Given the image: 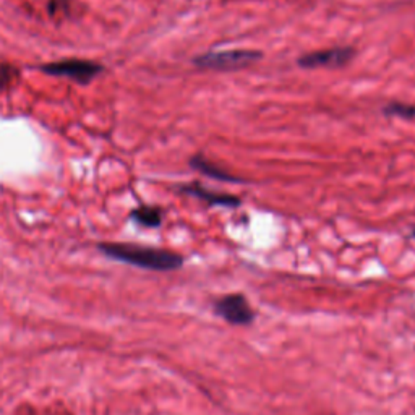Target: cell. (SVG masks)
<instances>
[{
    "mask_svg": "<svg viewBox=\"0 0 415 415\" xmlns=\"http://www.w3.org/2000/svg\"><path fill=\"white\" fill-rule=\"evenodd\" d=\"M99 250L106 256L116 261L128 263V265L151 269V271H174L183 265V258L179 253L151 249L133 244H101Z\"/></svg>",
    "mask_w": 415,
    "mask_h": 415,
    "instance_id": "1",
    "label": "cell"
},
{
    "mask_svg": "<svg viewBox=\"0 0 415 415\" xmlns=\"http://www.w3.org/2000/svg\"><path fill=\"white\" fill-rule=\"evenodd\" d=\"M261 58L260 51L252 49H229L209 51L193 58L197 67L204 70H239L252 66Z\"/></svg>",
    "mask_w": 415,
    "mask_h": 415,
    "instance_id": "2",
    "label": "cell"
},
{
    "mask_svg": "<svg viewBox=\"0 0 415 415\" xmlns=\"http://www.w3.org/2000/svg\"><path fill=\"white\" fill-rule=\"evenodd\" d=\"M41 70L52 77H63L70 78L73 82L88 85L89 82L104 72V67L98 62L91 61H80V58H68V61H58L51 62L42 66Z\"/></svg>",
    "mask_w": 415,
    "mask_h": 415,
    "instance_id": "3",
    "label": "cell"
},
{
    "mask_svg": "<svg viewBox=\"0 0 415 415\" xmlns=\"http://www.w3.org/2000/svg\"><path fill=\"white\" fill-rule=\"evenodd\" d=\"M355 51L352 47H331V49L315 51L305 54L299 58V66L302 68H339L352 61Z\"/></svg>",
    "mask_w": 415,
    "mask_h": 415,
    "instance_id": "4",
    "label": "cell"
},
{
    "mask_svg": "<svg viewBox=\"0 0 415 415\" xmlns=\"http://www.w3.org/2000/svg\"><path fill=\"white\" fill-rule=\"evenodd\" d=\"M214 309H216V314L230 325H250L255 318L252 306L242 294L225 295L216 302Z\"/></svg>",
    "mask_w": 415,
    "mask_h": 415,
    "instance_id": "5",
    "label": "cell"
},
{
    "mask_svg": "<svg viewBox=\"0 0 415 415\" xmlns=\"http://www.w3.org/2000/svg\"><path fill=\"white\" fill-rule=\"evenodd\" d=\"M180 190L183 193H187V195H192L195 198H199L202 202H206L209 204H216V206H225V208H234V206H239L240 204V199L234 197V195H229V193H216V192H211L208 190V188H204L202 185H198V183H190V185H183Z\"/></svg>",
    "mask_w": 415,
    "mask_h": 415,
    "instance_id": "6",
    "label": "cell"
},
{
    "mask_svg": "<svg viewBox=\"0 0 415 415\" xmlns=\"http://www.w3.org/2000/svg\"><path fill=\"white\" fill-rule=\"evenodd\" d=\"M190 166L198 172H202L203 175L211 177V179H216L221 182H233V183L242 182V179H239V177H234L233 174H229V172L221 169V167H218L216 164L209 163V161L206 158H203L202 154L193 156V158L190 159Z\"/></svg>",
    "mask_w": 415,
    "mask_h": 415,
    "instance_id": "7",
    "label": "cell"
},
{
    "mask_svg": "<svg viewBox=\"0 0 415 415\" xmlns=\"http://www.w3.org/2000/svg\"><path fill=\"white\" fill-rule=\"evenodd\" d=\"M130 218L143 228H159L163 223V211L156 206H140L133 209Z\"/></svg>",
    "mask_w": 415,
    "mask_h": 415,
    "instance_id": "8",
    "label": "cell"
},
{
    "mask_svg": "<svg viewBox=\"0 0 415 415\" xmlns=\"http://www.w3.org/2000/svg\"><path fill=\"white\" fill-rule=\"evenodd\" d=\"M386 116H395L406 118V120H415V104H404V102H391L383 109Z\"/></svg>",
    "mask_w": 415,
    "mask_h": 415,
    "instance_id": "9",
    "label": "cell"
},
{
    "mask_svg": "<svg viewBox=\"0 0 415 415\" xmlns=\"http://www.w3.org/2000/svg\"><path fill=\"white\" fill-rule=\"evenodd\" d=\"M73 5L70 0H49L47 2V13L52 18H63L72 17Z\"/></svg>",
    "mask_w": 415,
    "mask_h": 415,
    "instance_id": "10",
    "label": "cell"
},
{
    "mask_svg": "<svg viewBox=\"0 0 415 415\" xmlns=\"http://www.w3.org/2000/svg\"><path fill=\"white\" fill-rule=\"evenodd\" d=\"M17 75H18L17 68L8 66V63H2V66H0V91L7 88V86L17 78Z\"/></svg>",
    "mask_w": 415,
    "mask_h": 415,
    "instance_id": "11",
    "label": "cell"
},
{
    "mask_svg": "<svg viewBox=\"0 0 415 415\" xmlns=\"http://www.w3.org/2000/svg\"><path fill=\"white\" fill-rule=\"evenodd\" d=\"M412 235H414V237H415V229H414V233H412Z\"/></svg>",
    "mask_w": 415,
    "mask_h": 415,
    "instance_id": "12",
    "label": "cell"
}]
</instances>
